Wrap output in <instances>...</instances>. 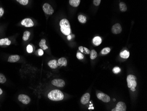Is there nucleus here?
<instances>
[{
    "label": "nucleus",
    "mask_w": 147,
    "mask_h": 111,
    "mask_svg": "<svg viewBox=\"0 0 147 111\" xmlns=\"http://www.w3.org/2000/svg\"><path fill=\"white\" fill-rule=\"evenodd\" d=\"M48 97L49 100L51 101H58L63 99L64 95L63 93L59 90H53L49 93Z\"/></svg>",
    "instance_id": "obj_1"
},
{
    "label": "nucleus",
    "mask_w": 147,
    "mask_h": 111,
    "mask_svg": "<svg viewBox=\"0 0 147 111\" xmlns=\"http://www.w3.org/2000/svg\"><path fill=\"white\" fill-rule=\"evenodd\" d=\"M61 30L62 33L66 36L70 34L71 32L70 24L67 19L61 20L60 22Z\"/></svg>",
    "instance_id": "obj_2"
},
{
    "label": "nucleus",
    "mask_w": 147,
    "mask_h": 111,
    "mask_svg": "<svg viewBox=\"0 0 147 111\" xmlns=\"http://www.w3.org/2000/svg\"><path fill=\"white\" fill-rule=\"evenodd\" d=\"M137 78L135 76L132 74L129 75L127 77V82L129 88L132 91H135V88L137 85L136 81Z\"/></svg>",
    "instance_id": "obj_3"
},
{
    "label": "nucleus",
    "mask_w": 147,
    "mask_h": 111,
    "mask_svg": "<svg viewBox=\"0 0 147 111\" xmlns=\"http://www.w3.org/2000/svg\"><path fill=\"white\" fill-rule=\"evenodd\" d=\"M43 10L45 13L48 15H52L54 13L53 8L48 3H45L43 6Z\"/></svg>",
    "instance_id": "obj_4"
},
{
    "label": "nucleus",
    "mask_w": 147,
    "mask_h": 111,
    "mask_svg": "<svg viewBox=\"0 0 147 111\" xmlns=\"http://www.w3.org/2000/svg\"><path fill=\"white\" fill-rule=\"evenodd\" d=\"M126 106L123 102H119L117 103L116 107L112 110V111H126Z\"/></svg>",
    "instance_id": "obj_5"
},
{
    "label": "nucleus",
    "mask_w": 147,
    "mask_h": 111,
    "mask_svg": "<svg viewBox=\"0 0 147 111\" xmlns=\"http://www.w3.org/2000/svg\"><path fill=\"white\" fill-rule=\"evenodd\" d=\"M18 100L23 104H27L30 101V97L25 94H20L18 96Z\"/></svg>",
    "instance_id": "obj_6"
},
{
    "label": "nucleus",
    "mask_w": 147,
    "mask_h": 111,
    "mask_svg": "<svg viewBox=\"0 0 147 111\" xmlns=\"http://www.w3.org/2000/svg\"><path fill=\"white\" fill-rule=\"evenodd\" d=\"M52 84L56 87L61 88L63 87L65 85V81L61 79H54L52 81Z\"/></svg>",
    "instance_id": "obj_7"
},
{
    "label": "nucleus",
    "mask_w": 147,
    "mask_h": 111,
    "mask_svg": "<svg viewBox=\"0 0 147 111\" xmlns=\"http://www.w3.org/2000/svg\"><path fill=\"white\" fill-rule=\"evenodd\" d=\"M97 97L99 99L105 103L109 102L110 101L109 96L103 92L99 93L97 95Z\"/></svg>",
    "instance_id": "obj_8"
},
{
    "label": "nucleus",
    "mask_w": 147,
    "mask_h": 111,
    "mask_svg": "<svg viewBox=\"0 0 147 111\" xmlns=\"http://www.w3.org/2000/svg\"><path fill=\"white\" fill-rule=\"evenodd\" d=\"M122 31L121 26L119 23L115 24L112 26V31L114 34H118L121 33Z\"/></svg>",
    "instance_id": "obj_9"
},
{
    "label": "nucleus",
    "mask_w": 147,
    "mask_h": 111,
    "mask_svg": "<svg viewBox=\"0 0 147 111\" xmlns=\"http://www.w3.org/2000/svg\"><path fill=\"white\" fill-rule=\"evenodd\" d=\"M21 24L26 27H31L34 25V24L31 19L26 18L21 21Z\"/></svg>",
    "instance_id": "obj_10"
},
{
    "label": "nucleus",
    "mask_w": 147,
    "mask_h": 111,
    "mask_svg": "<svg viewBox=\"0 0 147 111\" xmlns=\"http://www.w3.org/2000/svg\"><path fill=\"white\" fill-rule=\"evenodd\" d=\"M90 98V95L89 93H86L83 95L81 99V102L82 104H86L88 103Z\"/></svg>",
    "instance_id": "obj_11"
},
{
    "label": "nucleus",
    "mask_w": 147,
    "mask_h": 111,
    "mask_svg": "<svg viewBox=\"0 0 147 111\" xmlns=\"http://www.w3.org/2000/svg\"><path fill=\"white\" fill-rule=\"evenodd\" d=\"M57 62L58 66H67L68 63L67 60L66 58L63 57L61 58L60 59H59L57 61Z\"/></svg>",
    "instance_id": "obj_12"
},
{
    "label": "nucleus",
    "mask_w": 147,
    "mask_h": 111,
    "mask_svg": "<svg viewBox=\"0 0 147 111\" xmlns=\"http://www.w3.org/2000/svg\"><path fill=\"white\" fill-rule=\"evenodd\" d=\"M48 66L52 69H56L58 67V62L56 60H51L48 63Z\"/></svg>",
    "instance_id": "obj_13"
},
{
    "label": "nucleus",
    "mask_w": 147,
    "mask_h": 111,
    "mask_svg": "<svg viewBox=\"0 0 147 111\" xmlns=\"http://www.w3.org/2000/svg\"><path fill=\"white\" fill-rule=\"evenodd\" d=\"M20 59V57L18 55H12L10 56L8 61L10 62H15L18 61Z\"/></svg>",
    "instance_id": "obj_14"
},
{
    "label": "nucleus",
    "mask_w": 147,
    "mask_h": 111,
    "mask_svg": "<svg viewBox=\"0 0 147 111\" xmlns=\"http://www.w3.org/2000/svg\"><path fill=\"white\" fill-rule=\"evenodd\" d=\"M93 42L94 45H95L96 46H98L99 45H100L102 43V39L99 36H96L93 39Z\"/></svg>",
    "instance_id": "obj_15"
},
{
    "label": "nucleus",
    "mask_w": 147,
    "mask_h": 111,
    "mask_svg": "<svg viewBox=\"0 0 147 111\" xmlns=\"http://www.w3.org/2000/svg\"><path fill=\"white\" fill-rule=\"evenodd\" d=\"M11 43V41H10L8 38L2 39L0 40V46H3V45L9 46L10 45Z\"/></svg>",
    "instance_id": "obj_16"
},
{
    "label": "nucleus",
    "mask_w": 147,
    "mask_h": 111,
    "mask_svg": "<svg viewBox=\"0 0 147 111\" xmlns=\"http://www.w3.org/2000/svg\"><path fill=\"white\" fill-rule=\"evenodd\" d=\"M81 0H69V4L74 7H77L79 6Z\"/></svg>",
    "instance_id": "obj_17"
},
{
    "label": "nucleus",
    "mask_w": 147,
    "mask_h": 111,
    "mask_svg": "<svg viewBox=\"0 0 147 111\" xmlns=\"http://www.w3.org/2000/svg\"><path fill=\"white\" fill-rule=\"evenodd\" d=\"M120 56L122 59H127L130 56V52L127 50H125L120 53Z\"/></svg>",
    "instance_id": "obj_18"
},
{
    "label": "nucleus",
    "mask_w": 147,
    "mask_h": 111,
    "mask_svg": "<svg viewBox=\"0 0 147 111\" xmlns=\"http://www.w3.org/2000/svg\"><path fill=\"white\" fill-rule=\"evenodd\" d=\"M45 43L46 40L44 39H42L39 43V46L42 50H46L48 49V47H47V45L45 44Z\"/></svg>",
    "instance_id": "obj_19"
},
{
    "label": "nucleus",
    "mask_w": 147,
    "mask_h": 111,
    "mask_svg": "<svg viewBox=\"0 0 147 111\" xmlns=\"http://www.w3.org/2000/svg\"><path fill=\"white\" fill-rule=\"evenodd\" d=\"M78 49L82 53H85L86 54H89L90 53V50L87 48L86 47H83L82 46H80Z\"/></svg>",
    "instance_id": "obj_20"
},
{
    "label": "nucleus",
    "mask_w": 147,
    "mask_h": 111,
    "mask_svg": "<svg viewBox=\"0 0 147 111\" xmlns=\"http://www.w3.org/2000/svg\"><path fill=\"white\" fill-rule=\"evenodd\" d=\"M119 8L120 11L122 12H125L127 10V6L126 4L123 2H121L119 3Z\"/></svg>",
    "instance_id": "obj_21"
},
{
    "label": "nucleus",
    "mask_w": 147,
    "mask_h": 111,
    "mask_svg": "<svg viewBox=\"0 0 147 111\" xmlns=\"http://www.w3.org/2000/svg\"><path fill=\"white\" fill-rule=\"evenodd\" d=\"M78 20L80 23L82 24H85L86 22V17L82 15H80L78 17Z\"/></svg>",
    "instance_id": "obj_22"
},
{
    "label": "nucleus",
    "mask_w": 147,
    "mask_h": 111,
    "mask_svg": "<svg viewBox=\"0 0 147 111\" xmlns=\"http://www.w3.org/2000/svg\"><path fill=\"white\" fill-rule=\"evenodd\" d=\"M90 59L92 60L95 59L97 56V53L95 50H92L90 51Z\"/></svg>",
    "instance_id": "obj_23"
},
{
    "label": "nucleus",
    "mask_w": 147,
    "mask_h": 111,
    "mask_svg": "<svg viewBox=\"0 0 147 111\" xmlns=\"http://www.w3.org/2000/svg\"><path fill=\"white\" fill-rule=\"evenodd\" d=\"M30 33L28 31H25L24 33V36L23 37V40L24 41H26L28 40L30 38Z\"/></svg>",
    "instance_id": "obj_24"
},
{
    "label": "nucleus",
    "mask_w": 147,
    "mask_h": 111,
    "mask_svg": "<svg viewBox=\"0 0 147 111\" xmlns=\"http://www.w3.org/2000/svg\"><path fill=\"white\" fill-rule=\"evenodd\" d=\"M111 51V49L109 47H105L101 50V54H108Z\"/></svg>",
    "instance_id": "obj_25"
},
{
    "label": "nucleus",
    "mask_w": 147,
    "mask_h": 111,
    "mask_svg": "<svg viewBox=\"0 0 147 111\" xmlns=\"http://www.w3.org/2000/svg\"><path fill=\"white\" fill-rule=\"evenodd\" d=\"M6 81V78L5 75L2 73H0V83H4Z\"/></svg>",
    "instance_id": "obj_26"
},
{
    "label": "nucleus",
    "mask_w": 147,
    "mask_h": 111,
    "mask_svg": "<svg viewBox=\"0 0 147 111\" xmlns=\"http://www.w3.org/2000/svg\"><path fill=\"white\" fill-rule=\"evenodd\" d=\"M17 1L20 4L24 5H26L28 4L29 2L28 0H17Z\"/></svg>",
    "instance_id": "obj_27"
},
{
    "label": "nucleus",
    "mask_w": 147,
    "mask_h": 111,
    "mask_svg": "<svg viewBox=\"0 0 147 111\" xmlns=\"http://www.w3.org/2000/svg\"><path fill=\"white\" fill-rule=\"evenodd\" d=\"M112 71L115 74H118L121 71V69L119 67H115L112 70Z\"/></svg>",
    "instance_id": "obj_28"
},
{
    "label": "nucleus",
    "mask_w": 147,
    "mask_h": 111,
    "mask_svg": "<svg viewBox=\"0 0 147 111\" xmlns=\"http://www.w3.org/2000/svg\"><path fill=\"white\" fill-rule=\"evenodd\" d=\"M76 56H77V59H80V60H82V59H84V55L81 53H80V52H77V55Z\"/></svg>",
    "instance_id": "obj_29"
},
{
    "label": "nucleus",
    "mask_w": 147,
    "mask_h": 111,
    "mask_svg": "<svg viewBox=\"0 0 147 111\" xmlns=\"http://www.w3.org/2000/svg\"><path fill=\"white\" fill-rule=\"evenodd\" d=\"M26 50H27V51L28 53H31L33 52V47H32L31 45H28L27 47H26Z\"/></svg>",
    "instance_id": "obj_30"
},
{
    "label": "nucleus",
    "mask_w": 147,
    "mask_h": 111,
    "mask_svg": "<svg viewBox=\"0 0 147 111\" xmlns=\"http://www.w3.org/2000/svg\"><path fill=\"white\" fill-rule=\"evenodd\" d=\"M101 0H94V5L98 6L100 5Z\"/></svg>",
    "instance_id": "obj_31"
},
{
    "label": "nucleus",
    "mask_w": 147,
    "mask_h": 111,
    "mask_svg": "<svg viewBox=\"0 0 147 111\" xmlns=\"http://www.w3.org/2000/svg\"><path fill=\"white\" fill-rule=\"evenodd\" d=\"M38 54L40 56H42L44 54V51L42 49H39L38 50Z\"/></svg>",
    "instance_id": "obj_32"
},
{
    "label": "nucleus",
    "mask_w": 147,
    "mask_h": 111,
    "mask_svg": "<svg viewBox=\"0 0 147 111\" xmlns=\"http://www.w3.org/2000/svg\"><path fill=\"white\" fill-rule=\"evenodd\" d=\"M4 13V10L3 8H0V17L2 16Z\"/></svg>",
    "instance_id": "obj_33"
},
{
    "label": "nucleus",
    "mask_w": 147,
    "mask_h": 111,
    "mask_svg": "<svg viewBox=\"0 0 147 111\" xmlns=\"http://www.w3.org/2000/svg\"><path fill=\"white\" fill-rule=\"evenodd\" d=\"M68 40H70L71 39V35H68Z\"/></svg>",
    "instance_id": "obj_34"
},
{
    "label": "nucleus",
    "mask_w": 147,
    "mask_h": 111,
    "mask_svg": "<svg viewBox=\"0 0 147 111\" xmlns=\"http://www.w3.org/2000/svg\"><path fill=\"white\" fill-rule=\"evenodd\" d=\"M2 90H1V89L0 88V95L2 93Z\"/></svg>",
    "instance_id": "obj_35"
}]
</instances>
